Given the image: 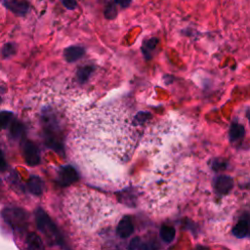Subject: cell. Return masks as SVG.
Returning <instances> with one entry per match:
<instances>
[{
    "label": "cell",
    "mask_w": 250,
    "mask_h": 250,
    "mask_svg": "<svg viewBox=\"0 0 250 250\" xmlns=\"http://www.w3.org/2000/svg\"><path fill=\"white\" fill-rule=\"evenodd\" d=\"M115 4L119 5L121 8L125 9V8H128L131 4V0H114Z\"/></svg>",
    "instance_id": "cell-24"
},
{
    "label": "cell",
    "mask_w": 250,
    "mask_h": 250,
    "mask_svg": "<svg viewBox=\"0 0 250 250\" xmlns=\"http://www.w3.org/2000/svg\"><path fill=\"white\" fill-rule=\"evenodd\" d=\"M24 158L30 166H36L40 162V154L37 147L31 141H27L24 145Z\"/></svg>",
    "instance_id": "cell-3"
},
{
    "label": "cell",
    "mask_w": 250,
    "mask_h": 250,
    "mask_svg": "<svg viewBox=\"0 0 250 250\" xmlns=\"http://www.w3.org/2000/svg\"><path fill=\"white\" fill-rule=\"evenodd\" d=\"M133 232H134V226L131 219L127 216L123 217V219H121V221L118 223V226L116 228L117 234L122 238H126L130 236L133 233Z\"/></svg>",
    "instance_id": "cell-6"
},
{
    "label": "cell",
    "mask_w": 250,
    "mask_h": 250,
    "mask_svg": "<svg viewBox=\"0 0 250 250\" xmlns=\"http://www.w3.org/2000/svg\"><path fill=\"white\" fill-rule=\"evenodd\" d=\"M36 224L38 229L50 239L55 240L57 242H62L61 234L55 226V224L52 222V220L49 218V216L45 213L44 210L41 208H38L36 212Z\"/></svg>",
    "instance_id": "cell-1"
},
{
    "label": "cell",
    "mask_w": 250,
    "mask_h": 250,
    "mask_svg": "<svg viewBox=\"0 0 250 250\" xmlns=\"http://www.w3.org/2000/svg\"><path fill=\"white\" fill-rule=\"evenodd\" d=\"M212 169L215 170V171H221V170H224L227 168L228 166V162L225 161V160H221V159H217V160H214L212 161Z\"/></svg>",
    "instance_id": "cell-21"
},
{
    "label": "cell",
    "mask_w": 250,
    "mask_h": 250,
    "mask_svg": "<svg viewBox=\"0 0 250 250\" xmlns=\"http://www.w3.org/2000/svg\"><path fill=\"white\" fill-rule=\"evenodd\" d=\"M245 135V129L243 127V125L237 123V122H232L230 130H229V137L232 142H237L241 139H243Z\"/></svg>",
    "instance_id": "cell-12"
},
{
    "label": "cell",
    "mask_w": 250,
    "mask_h": 250,
    "mask_svg": "<svg viewBox=\"0 0 250 250\" xmlns=\"http://www.w3.org/2000/svg\"><path fill=\"white\" fill-rule=\"evenodd\" d=\"M249 232V224L246 220H240L232 228V234L237 238L245 237Z\"/></svg>",
    "instance_id": "cell-13"
},
{
    "label": "cell",
    "mask_w": 250,
    "mask_h": 250,
    "mask_svg": "<svg viewBox=\"0 0 250 250\" xmlns=\"http://www.w3.org/2000/svg\"><path fill=\"white\" fill-rule=\"evenodd\" d=\"M85 54V49L81 46H70L64 51V58L68 63H74L82 58Z\"/></svg>",
    "instance_id": "cell-7"
},
{
    "label": "cell",
    "mask_w": 250,
    "mask_h": 250,
    "mask_svg": "<svg viewBox=\"0 0 250 250\" xmlns=\"http://www.w3.org/2000/svg\"><path fill=\"white\" fill-rule=\"evenodd\" d=\"M26 250H44L41 237L36 232H31L26 239Z\"/></svg>",
    "instance_id": "cell-10"
},
{
    "label": "cell",
    "mask_w": 250,
    "mask_h": 250,
    "mask_svg": "<svg viewBox=\"0 0 250 250\" xmlns=\"http://www.w3.org/2000/svg\"><path fill=\"white\" fill-rule=\"evenodd\" d=\"M78 180V173L76 170L71 166L67 165L61 168L59 172V183L63 187H68Z\"/></svg>",
    "instance_id": "cell-5"
},
{
    "label": "cell",
    "mask_w": 250,
    "mask_h": 250,
    "mask_svg": "<svg viewBox=\"0 0 250 250\" xmlns=\"http://www.w3.org/2000/svg\"><path fill=\"white\" fill-rule=\"evenodd\" d=\"M193 250H209V248L208 247H205V246H200V245H198V246H196L195 249H193Z\"/></svg>",
    "instance_id": "cell-26"
},
{
    "label": "cell",
    "mask_w": 250,
    "mask_h": 250,
    "mask_svg": "<svg viewBox=\"0 0 250 250\" xmlns=\"http://www.w3.org/2000/svg\"><path fill=\"white\" fill-rule=\"evenodd\" d=\"M159 42L160 40L156 37H153V38H150V39H147L143 42V45H142V53L145 57L146 60H152L153 56H154V53L159 45Z\"/></svg>",
    "instance_id": "cell-9"
},
{
    "label": "cell",
    "mask_w": 250,
    "mask_h": 250,
    "mask_svg": "<svg viewBox=\"0 0 250 250\" xmlns=\"http://www.w3.org/2000/svg\"><path fill=\"white\" fill-rule=\"evenodd\" d=\"M7 167V163H6V161L4 159V156L2 154V152L0 151V171H4Z\"/></svg>",
    "instance_id": "cell-25"
},
{
    "label": "cell",
    "mask_w": 250,
    "mask_h": 250,
    "mask_svg": "<svg viewBox=\"0 0 250 250\" xmlns=\"http://www.w3.org/2000/svg\"><path fill=\"white\" fill-rule=\"evenodd\" d=\"M3 220L10 225L13 229H22L27 226L28 215L27 213L18 207H7L1 212Z\"/></svg>",
    "instance_id": "cell-2"
},
{
    "label": "cell",
    "mask_w": 250,
    "mask_h": 250,
    "mask_svg": "<svg viewBox=\"0 0 250 250\" xmlns=\"http://www.w3.org/2000/svg\"><path fill=\"white\" fill-rule=\"evenodd\" d=\"M95 70L96 68L94 66H85L78 69V71H76L77 80L80 83H85L90 78L91 74L95 71Z\"/></svg>",
    "instance_id": "cell-14"
},
{
    "label": "cell",
    "mask_w": 250,
    "mask_h": 250,
    "mask_svg": "<svg viewBox=\"0 0 250 250\" xmlns=\"http://www.w3.org/2000/svg\"><path fill=\"white\" fill-rule=\"evenodd\" d=\"M233 187V181L229 176H220L215 182V189L221 195H227Z\"/></svg>",
    "instance_id": "cell-8"
},
{
    "label": "cell",
    "mask_w": 250,
    "mask_h": 250,
    "mask_svg": "<svg viewBox=\"0 0 250 250\" xmlns=\"http://www.w3.org/2000/svg\"><path fill=\"white\" fill-rule=\"evenodd\" d=\"M23 131H24L23 125L19 122H13L11 126H10V132H11V135H12L13 138L21 137Z\"/></svg>",
    "instance_id": "cell-20"
},
{
    "label": "cell",
    "mask_w": 250,
    "mask_h": 250,
    "mask_svg": "<svg viewBox=\"0 0 250 250\" xmlns=\"http://www.w3.org/2000/svg\"><path fill=\"white\" fill-rule=\"evenodd\" d=\"M60 1L68 10H74L77 7V0H60Z\"/></svg>",
    "instance_id": "cell-23"
},
{
    "label": "cell",
    "mask_w": 250,
    "mask_h": 250,
    "mask_svg": "<svg viewBox=\"0 0 250 250\" xmlns=\"http://www.w3.org/2000/svg\"><path fill=\"white\" fill-rule=\"evenodd\" d=\"M246 117H247V119H248V121H249V124H250V110H248V111L246 112Z\"/></svg>",
    "instance_id": "cell-27"
},
{
    "label": "cell",
    "mask_w": 250,
    "mask_h": 250,
    "mask_svg": "<svg viewBox=\"0 0 250 250\" xmlns=\"http://www.w3.org/2000/svg\"><path fill=\"white\" fill-rule=\"evenodd\" d=\"M3 6L17 16H25L28 14L30 5L23 0H3Z\"/></svg>",
    "instance_id": "cell-4"
},
{
    "label": "cell",
    "mask_w": 250,
    "mask_h": 250,
    "mask_svg": "<svg viewBox=\"0 0 250 250\" xmlns=\"http://www.w3.org/2000/svg\"><path fill=\"white\" fill-rule=\"evenodd\" d=\"M117 16V9L115 2H108L105 8V17L107 20H114Z\"/></svg>",
    "instance_id": "cell-18"
},
{
    "label": "cell",
    "mask_w": 250,
    "mask_h": 250,
    "mask_svg": "<svg viewBox=\"0 0 250 250\" xmlns=\"http://www.w3.org/2000/svg\"><path fill=\"white\" fill-rule=\"evenodd\" d=\"M176 234V231L171 226H163L161 229V236L164 242H172Z\"/></svg>",
    "instance_id": "cell-16"
},
{
    "label": "cell",
    "mask_w": 250,
    "mask_h": 250,
    "mask_svg": "<svg viewBox=\"0 0 250 250\" xmlns=\"http://www.w3.org/2000/svg\"><path fill=\"white\" fill-rule=\"evenodd\" d=\"M28 189L33 195L41 196L44 190V183L38 176H32L28 182Z\"/></svg>",
    "instance_id": "cell-11"
},
{
    "label": "cell",
    "mask_w": 250,
    "mask_h": 250,
    "mask_svg": "<svg viewBox=\"0 0 250 250\" xmlns=\"http://www.w3.org/2000/svg\"><path fill=\"white\" fill-rule=\"evenodd\" d=\"M14 114L11 111H0V130L6 129L13 123Z\"/></svg>",
    "instance_id": "cell-15"
},
{
    "label": "cell",
    "mask_w": 250,
    "mask_h": 250,
    "mask_svg": "<svg viewBox=\"0 0 250 250\" xmlns=\"http://www.w3.org/2000/svg\"><path fill=\"white\" fill-rule=\"evenodd\" d=\"M17 53V46L14 43H6L1 51L2 57L4 59H8L12 56H14Z\"/></svg>",
    "instance_id": "cell-19"
},
{
    "label": "cell",
    "mask_w": 250,
    "mask_h": 250,
    "mask_svg": "<svg viewBox=\"0 0 250 250\" xmlns=\"http://www.w3.org/2000/svg\"><path fill=\"white\" fill-rule=\"evenodd\" d=\"M1 103H2V98L0 97V104H1Z\"/></svg>",
    "instance_id": "cell-28"
},
{
    "label": "cell",
    "mask_w": 250,
    "mask_h": 250,
    "mask_svg": "<svg viewBox=\"0 0 250 250\" xmlns=\"http://www.w3.org/2000/svg\"><path fill=\"white\" fill-rule=\"evenodd\" d=\"M128 249L129 250H149V247L144 241H142L140 237L137 236L130 241L128 245Z\"/></svg>",
    "instance_id": "cell-17"
},
{
    "label": "cell",
    "mask_w": 250,
    "mask_h": 250,
    "mask_svg": "<svg viewBox=\"0 0 250 250\" xmlns=\"http://www.w3.org/2000/svg\"><path fill=\"white\" fill-rule=\"evenodd\" d=\"M152 117V114L150 112H145V111H141L139 112L136 116H135V121L137 125H141L144 124L147 120H149V118Z\"/></svg>",
    "instance_id": "cell-22"
}]
</instances>
